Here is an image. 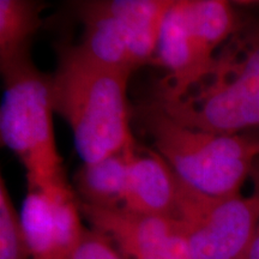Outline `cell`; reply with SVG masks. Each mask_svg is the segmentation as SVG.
I'll use <instances>...</instances> for the list:
<instances>
[{
	"instance_id": "4",
	"label": "cell",
	"mask_w": 259,
	"mask_h": 259,
	"mask_svg": "<svg viewBox=\"0 0 259 259\" xmlns=\"http://www.w3.org/2000/svg\"><path fill=\"white\" fill-rule=\"evenodd\" d=\"M2 74V143L24 164L28 189L52 191L69 187L54 136L52 74L38 70L32 59Z\"/></svg>"
},
{
	"instance_id": "13",
	"label": "cell",
	"mask_w": 259,
	"mask_h": 259,
	"mask_svg": "<svg viewBox=\"0 0 259 259\" xmlns=\"http://www.w3.org/2000/svg\"><path fill=\"white\" fill-rule=\"evenodd\" d=\"M0 259H31L21 215L4 178H0Z\"/></svg>"
},
{
	"instance_id": "5",
	"label": "cell",
	"mask_w": 259,
	"mask_h": 259,
	"mask_svg": "<svg viewBox=\"0 0 259 259\" xmlns=\"http://www.w3.org/2000/svg\"><path fill=\"white\" fill-rule=\"evenodd\" d=\"M239 27L232 5L223 0H173L156 48L158 63L168 72L160 93L178 94L198 82L218 47Z\"/></svg>"
},
{
	"instance_id": "14",
	"label": "cell",
	"mask_w": 259,
	"mask_h": 259,
	"mask_svg": "<svg viewBox=\"0 0 259 259\" xmlns=\"http://www.w3.org/2000/svg\"><path fill=\"white\" fill-rule=\"evenodd\" d=\"M71 259H126L120 254L112 241L95 229L84 231L79 244Z\"/></svg>"
},
{
	"instance_id": "1",
	"label": "cell",
	"mask_w": 259,
	"mask_h": 259,
	"mask_svg": "<svg viewBox=\"0 0 259 259\" xmlns=\"http://www.w3.org/2000/svg\"><path fill=\"white\" fill-rule=\"evenodd\" d=\"M52 74L54 112L70 125L83 163H94L135 145L126 90L131 73L102 65L79 45H58Z\"/></svg>"
},
{
	"instance_id": "11",
	"label": "cell",
	"mask_w": 259,
	"mask_h": 259,
	"mask_svg": "<svg viewBox=\"0 0 259 259\" xmlns=\"http://www.w3.org/2000/svg\"><path fill=\"white\" fill-rule=\"evenodd\" d=\"M137 147L124 149L94 163H83L74 177L82 203L103 209H122L131 158Z\"/></svg>"
},
{
	"instance_id": "10",
	"label": "cell",
	"mask_w": 259,
	"mask_h": 259,
	"mask_svg": "<svg viewBox=\"0 0 259 259\" xmlns=\"http://www.w3.org/2000/svg\"><path fill=\"white\" fill-rule=\"evenodd\" d=\"M176 173L156 151L136 149L130 163L125 210L142 215L173 218L176 210Z\"/></svg>"
},
{
	"instance_id": "8",
	"label": "cell",
	"mask_w": 259,
	"mask_h": 259,
	"mask_svg": "<svg viewBox=\"0 0 259 259\" xmlns=\"http://www.w3.org/2000/svg\"><path fill=\"white\" fill-rule=\"evenodd\" d=\"M93 229L105 234L130 259H193L183 227L174 218L103 209L79 202Z\"/></svg>"
},
{
	"instance_id": "2",
	"label": "cell",
	"mask_w": 259,
	"mask_h": 259,
	"mask_svg": "<svg viewBox=\"0 0 259 259\" xmlns=\"http://www.w3.org/2000/svg\"><path fill=\"white\" fill-rule=\"evenodd\" d=\"M155 102L180 124L215 134L259 125V27L240 25L198 82Z\"/></svg>"
},
{
	"instance_id": "16",
	"label": "cell",
	"mask_w": 259,
	"mask_h": 259,
	"mask_svg": "<svg viewBox=\"0 0 259 259\" xmlns=\"http://www.w3.org/2000/svg\"><path fill=\"white\" fill-rule=\"evenodd\" d=\"M250 178L253 181V186H254V196H257L259 198V158L255 161L253 168H252L251 176ZM259 228V226H258Z\"/></svg>"
},
{
	"instance_id": "6",
	"label": "cell",
	"mask_w": 259,
	"mask_h": 259,
	"mask_svg": "<svg viewBox=\"0 0 259 259\" xmlns=\"http://www.w3.org/2000/svg\"><path fill=\"white\" fill-rule=\"evenodd\" d=\"M173 218L185 232L193 259H244L259 226V198L210 197L176 176Z\"/></svg>"
},
{
	"instance_id": "3",
	"label": "cell",
	"mask_w": 259,
	"mask_h": 259,
	"mask_svg": "<svg viewBox=\"0 0 259 259\" xmlns=\"http://www.w3.org/2000/svg\"><path fill=\"white\" fill-rule=\"evenodd\" d=\"M142 119L156 153L181 181L206 196L240 193L259 158L258 139L189 127L168 115L156 102L145 107Z\"/></svg>"
},
{
	"instance_id": "12",
	"label": "cell",
	"mask_w": 259,
	"mask_h": 259,
	"mask_svg": "<svg viewBox=\"0 0 259 259\" xmlns=\"http://www.w3.org/2000/svg\"><path fill=\"white\" fill-rule=\"evenodd\" d=\"M42 4L29 0H0V71L31 59L32 38L41 27Z\"/></svg>"
},
{
	"instance_id": "9",
	"label": "cell",
	"mask_w": 259,
	"mask_h": 259,
	"mask_svg": "<svg viewBox=\"0 0 259 259\" xmlns=\"http://www.w3.org/2000/svg\"><path fill=\"white\" fill-rule=\"evenodd\" d=\"M19 215L31 259L72 258L85 227L71 186L28 189Z\"/></svg>"
},
{
	"instance_id": "15",
	"label": "cell",
	"mask_w": 259,
	"mask_h": 259,
	"mask_svg": "<svg viewBox=\"0 0 259 259\" xmlns=\"http://www.w3.org/2000/svg\"><path fill=\"white\" fill-rule=\"evenodd\" d=\"M244 259H259V228L257 233H255L250 247H248L247 252H246Z\"/></svg>"
},
{
	"instance_id": "7",
	"label": "cell",
	"mask_w": 259,
	"mask_h": 259,
	"mask_svg": "<svg viewBox=\"0 0 259 259\" xmlns=\"http://www.w3.org/2000/svg\"><path fill=\"white\" fill-rule=\"evenodd\" d=\"M84 25L79 46L102 65L132 73L156 52L158 21L143 0L83 3Z\"/></svg>"
}]
</instances>
